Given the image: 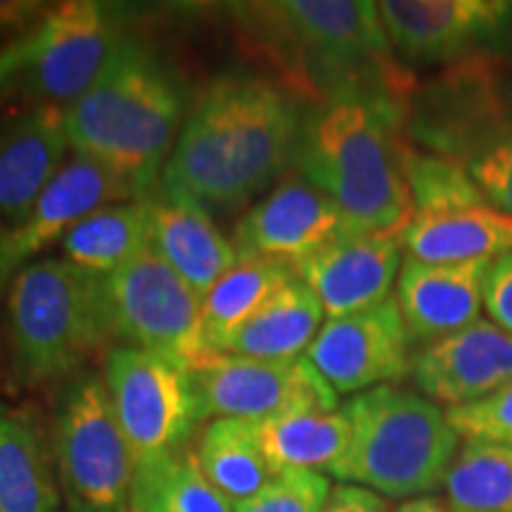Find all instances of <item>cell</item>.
Returning a JSON list of instances; mask_svg holds the SVG:
<instances>
[{
  "label": "cell",
  "mask_w": 512,
  "mask_h": 512,
  "mask_svg": "<svg viewBox=\"0 0 512 512\" xmlns=\"http://www.w3.org/2000/svg\"><path fill=\"white\" fill-rule=\"evenodd\" d=\"M302 121L283 88L221 76L192 107L162 176L207 209H235L294 162Z\"/></svg>",
  "instance_id": "6da1fadb"
},
{
  "label": "cell",
  "mask_w": 512,
  "mask_h": 512,
  "mask_svg": "<svg viewBox=\"0 0 512 512\" xmlns=\"http://www.w3.org/2000/svg\"><path fill=\"white\" fill-rule=\"evenodd\" d=\"M406 107L387 93H349L323 100L302 121L299 176L330 197L351 233L401 238L413 200L401 169Z\"/></svg>",
  "instance_id": "7a4b0ae2"
},
{
  "label": "cell",
  "mask_w": 512,
  "mask_h": 512,
  "mask_svg": "<svg viewBox=\"0 0 512 512\" xmlns=\"http://www.w3.org/2000/svg\"><path fill=\"white\" fill-rule=\"evenodd\" d=\"M181 88L152 48L121 36L93 86L64 110L72 152L124 176L145 197L183 128Z\"/></svg>",
  "instance_id": "3957f363"
},
{
  "label": "cell",
  "mask_w": 512,
  "mask_h": 512,
  "mask_svg": "<svg viewBox=\"0 0 512 512\" xmlns=\"http://www.w3.org/2000/svg\"><path fill=\"white\" fill-rule=\"evenodd\" d=\"M12 373L22 384L62 382L86 366L112 335L105 275L62 256L24 266L5 290Z\"/></svg>",
  "instance_id": "277c9868"
},
{
  "label": "cell",
  "mask_w": 512,
  "mask_h": 512,
  "mask_svg": "<svg viewBox=\"0 0 512 512\" xmlns=\"http://www.w3.org/2000/svg\"><path fill=\"white\" fill-rule=\"evenodd\" d=\"M344 413L351 422V444L332 467V477L408 501L444 486L460 437L437 403L382 384L356 394Z\"/></svg>",
  "instance_id": "5b68a950"
},
{
  "label": "cell",
  "mask_w": 512,
  "mask_h": 512,
  "mask_svg": "<svg viewBox=\"0 0 512 512\" xmlns=\"http://www.w3.org/2000/svg\"><path fill=\"white\" fill-rule=\"evenodd\" d=\"M266 29L292 50L294 74L323 100L349 93L403 98L408 81L392 60L377 3L370 0H285L259 5Z\"/></svg>",
  "instance_id": "8992f818"
},
{
  "label": "cell",
  "mask_w": 512,
  "mask_h": 512,
  "mask_svg": "<svg viewBox=\"0 0 512 512\" xmlns=\"http://www.w3.org/2000/svg\"><path fill=\"white\" fill-rule=\"evenodd\" d=\"M53 460L69 512H131L136 475L105 380L76 375L57 399Z\"/></svg>",
  "instance_id": "52a82bcc"
},
{
  "label": "cell",
  "mask_w": 512,
  "mask_h": 512,
  "mask_svg": "<svg viewBox=\"0 0 512 512\" xmlns=\"http://www.w3.org/2000/svg\"><path fill=\"white\" fill-rule=\"evenodd\" d=\"M107 313L114 339L192 370L214 354L204 337L202 297L159 256L145 247L105 275Z\"/></svg>",
  "instance_id": "ba28073f"
},
{
  "label": "cell",
  "mask_w": 512,
  "mask_h": 512,
  "mask_svg": "<svg viewBox=\"0 0 512 512\" xmlns=\"http://www.w3.org/2000/svg\"><path fill=\"white\" fill-rule=\"evenodd\" d=\"M501 67V57H472L430 83L406 119L420 150L467 166L508 131L512 88Z\"/></svg>",
  "instance_id": "9c48e42d"
},
{
  "label": "cell",
  "mask_w": 512,
  "mask_h": 512,
  "mask_svg": "<svg viewBox=\"0 0 512 512\" xmlns=\"http://www.w3.org/2000/svg\"><path fill=\"white\" fill-rule=\"evenodd\" d=\"M197 420H266L294 411H335L337 392L306 356L290 361L211 354L188 370Z\"/></svg>",
  "instance_id": "30bf717a"
},
{
  "label": "cell",
  "mask_w": 512,
  "mask_h": 512,
  "mask_svg": "<svg viewBox=\"0 0 512 512\" xmlns=\"http://www.w3.org/2000/svg\"><path fill=\"white\" fill-rule=\"evenodd\" d=\"M105 384L136 465L188 446L197 422L188 370L119 344L107 354Z\"/></svg>",
  "instance_id": "8fae6325"
},
{
  "label": "cell",
  "mask_w": 512,
  "mask_h": 512,
  "mask_svg": "<svg viewBox=\"0 0 512 512\" xmlns=\"http://www.w3.org/2000/svg\"><path fill=\"white\" fill-rule=\"evenodd\" d=\"M124 36L117 10L95 0H69L36 27V50L19 76V93L34 105L67 110L98 79Z\"/></svg>",
  "instance_id": "7c38bea8"
},
{
  "label": "cell",
  "mask_w": 512,
  "mask_h": 512,
  "mask_svg": "<svg viewBox=\"0 0 512 512\" xmlns=\"http://www.w3.org/2000/svg\"><path fill=\"white\" fill-rule=\"evenodd\" d=\"M389 46L411 62H463L512 53L508 0H384Z\"/></svg>",
  "instance_id": "4fadbf2b"
},
{
  "label": "cell",
  "mask_w": 512,
  "mask_h": 512,
  "mask_svg": "<svg viewBox=\"0 0 512 512\" xmlns=\"http://www.w3.org/2000/svg\"><path fill=\"white\" fill-rule=\"evenodd\" d=\"M131 200L140 197L124 176L72 152L24 221L0 228V294L24 266L41 259L50 245H60L76 223L102 207Z\"/></svg>",
  "instance_id": "5bb4252c"
},
{
  "label": "cell",
  "mask_w": 512,
  "mask_h": 512,
  "mask_svg": "<svg viewBox=\"0 0 512 512\" xmlns=\"http://www.w3.org/2000/svg\"><path fill=\"white\" fill-rule=\"evenodd\" d=\"M413 342L396 299L328 318L306 358L337 394H361L411 373Z\"/></svg>",
  "instance_id": "9a60e30c"
},
{
  "label": "cell",
  "mask_w": 512,
  "mask_h": 512,
  "mask_svg": "<svg viewBox=\"0 0 512 512\" xmlns=\"http://www.w3.org/2000/svg\"><path fill=\"white\" fill-rule=\"evenodd\" d=\"M347 233L351 228L337 204L297 176L242 216L233 247L238 256H266L297 266Z\"/></svg>",
  "instance_id": "2e32d148"
},
{
  "label": "cell",
  "mask_w": 512,
  "mask_h": 512,
  "mask_svg": "<svg viewBox=\"0 0 512 512\" xmlns=\"http://www.w3.org/2000/svg\"><path fill=\"white\" fill-rule=\"evenodd\" d=\"M411 377L425 399L456 408L512 384V335L491 320L453 332L413 356Z\"/></svg>",
  "instance_id": "e0dca14e"
},
{
  "label": "cell",
  "mask_w": 512,
  "mask_h": 512,
  "mask_svg": "<svg viewBox=\"0 0 512 512\" xmlns=\"http://www.w3.org/2000/svg\"><path fill=\"white\" fill-rule=\"evenodd\" d=\"M401 240L394 235L347 233L294 266L328 318L370 309L392 299L401 273Z\"/></svg>",
  "instance_id": "ac0fdd59"
},
{
  "label": "cell",
  "mask_w": 512,
  "mask_h": 512,
  "mask_svg": "<svg viewBox=\"0 0 512 512\" xmlns=\"http://www.w3.org/2000/svg\"><path fill=\"white\" fill-rule=\"evenodd\" d=\"M140 200L150 211L152 247L204 299L238 264L233 242L216 228L202 202L164 176Z\"/></svg>",
  "instance_id": "d6986e66"
},
{
  "label": "cell",
  "mask_w": 512,
  "mask_h": 512,
  "mask_svg": "<svg viewBox=\"0 0 512 512\" xmlns=\"http://www.w3.org/2000/svg\"><path fill=\"white\" fill-rule=\"evenodd\" d=\"M491 264L494 259L427 264L408 256L396 280L394 299L411 342L427 347L477 323Z\"/></svg>",
  "instance_id": "ffe728a7"
},
{
  "label": "cell",
  "mask_w": 512,
  "mask_h": 512,
  "mask_svg": "<svg viewBox=\"0 0 512 512\" xmlns=\"http://www.w3.org/2000/svg\"><path fill=\"white\" fill-rule=\"evenodd\" d=\"M64 110L31 105L0 121V228L24 221L67 162Z\"/></svg>",
  "instance_id": "44dd1931"
},
{
  "label": "cell",
  "mask_w": 512,
  "mask_h": 512,
  "mask_svg": "<svg viewBox=\"0 0 512 512\" xmlns=\"http://www.w3.org/2000/svg\"><path fill=\"white\" fill-rule=\"evenodd\" d=\"M399 240L411 259L427 264L501 259L512 254V216L489 202L413 214Z\"/></svg>",
  "instance_id": "7402d4cb"
},
{
  "label": "cell",
  "mask_w": 512,
  "mask_h": 512,
  "mask_svg": "<svg viewBox=\"0 0 512 512\" xmlns=\"http://www.w3.org/2000/svg\"><path fill=\"white\" fill-rule=\"evenodd\" d=\"M0 512H64L55 460L29 415L0 401Z\"/></svg>",
  "instance_id": "603a6c76"
},
{
  "label": "cell",
  "mask_w": 512,
  "mask_h": 512,
  "mask_svg": "<svg viewBox=\"0 0 512 512\" xmlns=\"http://www.w3.org/2000/svg\"><path fill=\"white\" fill-rule=\"evenodd\" d=\"M323 306L302 280H292L223 344L219 354L290 361L309 351L323 328Z\"/></svg>",
  "instance_id": "cb8c5ba5"
},
{
  "label": "cell",
  "mask_w": 512,
  "mask_h": 512,
  "mask_svg": "<svg viewBox=\"0 0 512 512\" xmlns=\"http://www.w3.org/2000/svg\"><path fill=\"white\" fill-rule=\"evenodd\" d=\"M273 472H332L351 444V422L339 411H294L252 420Z\"/></svg>",
  "instance_id": "d4e9b609"
},
{
  "label": "cell",
  "mask_w": 512,
  "mask_h": 512,
  "mask_svg": "<svg viewBox=\"0 0 512 512\" xmlns=\"http://www.w3.org/2000/svg\"><path fill=\"white\" fill-rule=\"evenodd\" d=\"M292 280H297V271L287 261L238 256V264L202 299V325L209 349L219 354L223 344Z\"/></svg>",
  "instance_id": "484cf974"
},
{
  "label": "cell",
  "mask_w": 512,
  "mask_h": 512,
  "mask_svg": "<svg viewBox=\"0 0 512 512\" xmlns=\"http://www.w3.org/2000/svg\"><path fill=\"white\" fill-rule=\"evenodd\" d=\"M152 245L150 211L143 200L93 211L60 242L62 259L98 275H110Z\"/></svg>",
  "instance_id": "4316f807"
},
{
  "label": "cell",
  "mask_w": 512,
  "mask_h": 512,
  "mask_svg": "<svg viewBox=\"0 0 512 512\" xmlns=\"http://www.w3.org/2000/svg\"><path fill=\"white\" fill-rule=\"evenodd\" d=\"M195 453L209 482L233 505L259 494L275 475L252 420H211Z\"/></svg>",
  "instance_id": "83f0119b"
},
{
  "label": "cell",
  "mask_w": 512,
  "mask_h": 512,
  "mask_svg": "<svg viewBox=\"0 0 512 512\" xmlns=\"http://www.w3.org/2000/svg\"><path fill=\"white\" fill-rule=\"evenodd\" d=\"M131 512H235L233 503L209 482L197 453L188 446L136 465Z\"/></svg>",
  "instance_id": "f1b7e54d"
},
{
  "label": "cell",
  "mask_w": 512,
  "mask_h": 512,
  "mask_svg": "<svg viewBox=\"0 0 512 512\" xmlns=\"http://www.w3.org/2000/svg\"><path fill=\"white\" fill-rule=\"evenodd\" d=\"M444 489L451 512H512V446L465 441Z\"/></svg>",
  "instance_id": "f546056e"
},
{
  "label": "cell",
  "mask_w": 512,
  "mask_h": 512,
  "mask_svg": "<svg viewBox=\"0 0 512 512\" xmlns=\"http://www.w3.org/2000/svg\"><path fill=\"white\" fill-rule=\"evenodd\" d=\"M401 169L413 200V214H434L486 202L465 164L432 155L403 140Z\"/></svg>",
  "instance_id": "4dcf8cb0"
},
{
  "label": "cell",
  "mask_w": 512,
  "mask_h": 512,
  "mask_svg": "<svg viewBox=\"0 0 512 512\" xmlns=\"http://www.w3.org/2000/svg\"><path fill=\"white\" fill-rule=\"evenodd\" d=\"M332 486L328 477L309 470L275 472L264 489L233 505L235 512H323Z\"/></svg>",
  "instance_id": "1f68e13d"
},
{
  "label": "cell",
  "mask_w": 512,
  "mask_h": 512,
  "mask_svg": "<svg viewBox=\"0 0 512 512\" xmlns=\"http://www.w3.org/2000/svg\"><path fill=\"white\" fill-rule=\"evenodd\" d=\"M446 420L465 441H491L512 446V384L486 399L446 408Z\"/></svg>",
  "instance_id": "d6a6232c"
},
{
  "label": "cell",
  "mask_w": 512,
  "mask_h": 512,
  "mask_svg": "<svg viewBox=\"0 0 512 512\" xmlns=\"http://www.w3.org/2000/svg\"><path fill=\"white\" fill-rule=\"evenodd\" d=\"M467 171L486 202L512 216V124L501 138L467 162Z\"/></svg>",
  "instance_id": "836d02e7"
},
{
  "label": "cell",
  "mask_w": 512,
  "mask_h": 512,
  "mask_svg": "<svg viewBox=\"0 0 512 512\" xmlns=\"http://www.w3.org/2000/svg\"><path fill=\"white\" fill-rule=\"evenodd\" d=\"M484 311L491 323L512 335V254L494 259L484 280Z\"/></svg>",
  "instance_id": "e575fe53"
},
{
  "label": "cell",
  "mask_w": 512,
  "mask_h": 512,
  "mask_svg": "<svg viewBox=\"0 0 512 512\" xmlns=\"http://www.w3.org/2000/svg\"><path fill=\"white\" fill-rule=\"evenodd\" d=\"M36 50V29L17 41L0 46V110L12 95L19 93V76Z\"/></svg>",
  "instance_id": "d590c367"
},
{
  "label": "cell",
  "mask_w": 512,
  "mask_h": 512,
  "mask_svg": "<svg viewBox=\"0 0 512 512\" xmlns=\"http://www.w3.org/2000/svg\"><path fill=\"white\" fill-rule=\"evenodd\" d=\"M48 5L27 3V0H0V36H8V41L27 36L34 31L43 17L48 15Z\"/></svg>",
  "instance_id": "8d00e7d4"
},
{
  "label": "cell",
  "mask_w": 512,
  "mask_h": 512,
  "mask_svg": "<svg viewBox=\"0 0 512 512\" xmlns=\"http://www.w3.org/2000/svg\"><path fill=\"white\" fill-rule=\"evenodd\" d=\"M323 512H389L387 498L354 484H339L330 491Z\"/></svg>",
  "instance_id": "74e56055"
},
{
  "label": "cell",
  "mask_w": 512,
  "mask_h": 512,
  "mask_svg": "<svg viewBox=\"0 0 512 512\" xmlns=\"http://www.w3.org/2000/svg\"><path fill=\"white\" fill-rule=\"evenodd\" d=\"M396 512H451V510H448V505L444 501H439V498L420 496V498H411V501H406Z\"/></svg>",
  "instance_id": "f35d334b"
}]
</instances>
